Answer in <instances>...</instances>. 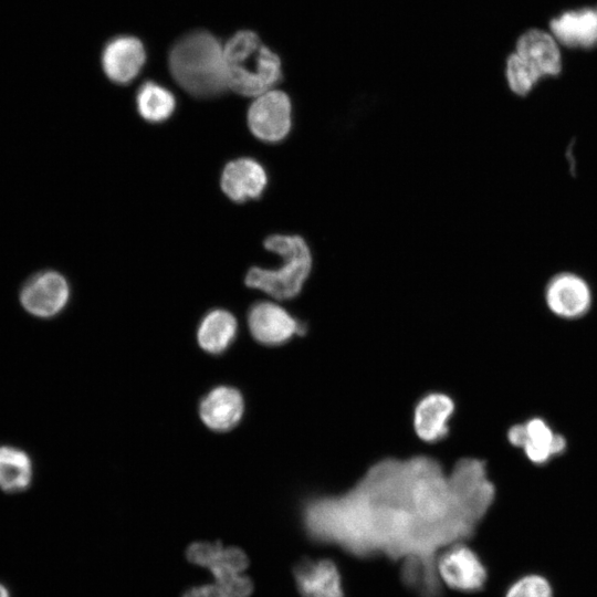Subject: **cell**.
<instances>
[{
  "label": "cell",
  "mask_w": 597,
  "mask_h": 597,
  "mask_svg": "<svg viewBox=\"0 0 597 597\" xmlns=\"http://www.w3.org/2000/svg\"><path fill=\"white\" fill-rule=\"evenodd\" d=\"M301 524L316 544L399 562L418 597H442L438 555L478 527L455 505L441 464L426 455L384 459L348 491L306 499Z\"/></svg>",
  "instance_id": "6da1fadb"
},
{
  "label": "cell",
  "mask_w": 597,
  "mask_h": 597,
  "mask_svg": "<svg viewBox=\"0 0 597 597\" xmlns=\"http://www.w3.org/2000/svg\"><path fill=\"white\" fill-rule=\"evenodd\" d=\"M168 67L177 84L197 98H212L228 87L224 50L211 32L184 34L168 53Z\"/></svg>",
  "instance_id": "7a4b0ae2"
},
{
  "label": "cell",
  "mask_w": 597,
  "mask_h": 597,
  "mask_svg": "<svg viewBox=\"0 0 597 597\" xmlns=\"http://www.w3.org/2000/svg\"><path fill=\"white\" fill-rule=\"evenodd\" d=\"M228 87L233 92L256 97L281 82L280 56L250 30L235 32L223 45Z\"/></svg>",
  "instance_id": "3957f363"
},
{
  "label": "cell",
  "mask_w": 597,
  "mask_h": 597,
  "mask_svg": "<svg viewBox=\"0 0 597 597\" xmlns=\"http://www.w3.org/2000/svg\"><path fill=\"white\" fill-rule=\"evenodd\" d=\"M264 248L281 259L275 268L252 266L244 283L277 301L296 297L313 269V254L306 240L298 234L274 233L263 241Z\"/></svg>",
  "instance_id": "277c9868"
},
{
  "label": "cell",
  "mask_w": 597,
  "mask_h": 597,
  "mask_svg": "<svg viewBox=\"0 0 597 597\" xmlns=\"http://www.w3.org/2000/svg\"><path fill=\"white\" fill-rule=\"evenodd\" d=\"M448 482L458 509L478 526L495 496L485 463L475 458H462L448 474Z\"/></svg>",
  "instance_id": "5b68a950"
},
{
  "label": "cell",
  "mask_w": 597,
  "mask_h": 597,
  "mask_svg": "<svg viewBox=\"0 0 597 597\" xmlns=\"http://www.w3.org/2000/svg\"><path fill=\"white\" fill-rule=\"evenodd\" d=\"M292 113L291 97L275 87L254 97L248 108V126L258 139L277 144L284 140L292 129Z\"/></svg>",
  "instance_id": "8992f818"
},
{
  "label": "cell",
  "mask_w": 597,
  "mask_h": 597,
  "mask_svg": "<svg viewBox=\"0 0 597 597\" xmlns=\"http://www.w3.org/2000/svg\"><path fill=\"white\" fill-rule=\"evenodd\" d=\"M436 567L441 584L463 593L482 589L488 579L482 559L464 542L444 548L437 557Z\"/></svg>",
  "instance_id": "52a82bcc"
},
{
  "label": "cell",
  "mask_w": 597,
  "mask_h": 597,
  "mask_svg": "<svg viewBox=\"0 0 597 597\" xmlns=\"http://www.w3.org/2000/svg\"><path fill=\"white\" fill-rule=\"evenodd\" d=\"M70 295L67 280L57 271L44 270L23 283L19 298L23 308L31 315L51 318L65 308Z\"/></svg>",
  "instance_id": "ba28073f"
},
{
  "label": "cell",
  "mask_w": 597,
  "mask_h": 597,
  "mask_svg": "<svg viewBox=\"0 0 597 597\" xmlns=\"http://www.w3.org/2000/svg\"><path fill=\"white\" fill-rule=\"evenodd\" d=\"M252 337L262 345L279 346L306 332L305 324L271 301L254 303L248 313Z\"/></svg>",
  "instance_id": "9c48e42d"
},
{
  "label": "cell",
  "mask_w": 597,
  "mask_h": 597,
  "mask_svg": "<svg viewBox=\"0 0 597 597\" xmlns=\"http://www.w3.org/2000/svg\"><path fill=\"white\" fill-rule=\"evenodd\" d=\"M507 439L512 446L522 448L527 459L535 464H544L566 449L565 438L555 433L542 418H532L512 426Z\"/></svg>",
  "instance_id": "30bf717a"
},
{
  "label": "cell",
  "mask_w": 597,
  "mask_h": 597,
  "mask_svg": "<svg viewBox=\"0 0 597 597\" xmlns=\"http://www.w3.org/2000/svg\"><path fill=\"white\" fill-rule=\"evenodd\" d=\"M548 308L563 318H577L586 314L591 304V291L579 275L563 272L553 276L545 289Z\"/></svg>",
  "instance_id": "8fae6325"
},
{
  "label": "cell",
  "mask_w": 597,
  "mask_h": 597,
  "mask_svg": "<svg viewBox=\"0 0 597 597\" xmlns=\"http://www.w3.org/2000/svg\"><path fill=\"white\" fill-rule=\"evenodd\" d=\"M146 62L142 41L132 35L112 38L102 52L105 75L116 84H128L139 74Z\"/></svg>",
  "instance_id": "7c38bea8"
},
{
  "label": "cell",
  "mask_w": 597,
  "mask_h": 597,
  "mask_svg": "<svg viewBox=\"0 0 597 597\" xmlns=\"http://www.w3.org/2000/svg\"><path fill=\"white\" fill-rule=\"evenodd\" d=\"M187 559L208 569L214 579L240 577L249 566L245 553L235 546H223L220 542H196L186 551Z\"/></svg>",
  "instance_id": "4fadbf2b"
},
{
  "label": "cell",
  "mask_w": 597,
  "mask_h": 597,
  "mask_svg": "<svg viewBox=\"0 0 597 597\" xmlns=\"http://www.w3.org/2000/svg\"><path fill=\"white\" fill-rule=\"evenodd\" d=\"M455 411L453 399L444 392L422 396L413 409L412 425L418 438L427 443L444 439L450 431V420Z\"/></svg>",
  "instance_id": "5bb4252c"
},
{
  "label": "cell",
  "mask_w": 597,
  "mask_h": 597,
  "mask_svg": "<svg viewBox=\"0 0 597 597\" xmlns=\"http://www.w3.org/2000/svg\"><path fill=\"white\" fill-rule=\"evenodd\" d=\"M220 186L229 199L242 203L263 195L268 186V174L258 160L250 157L237 158L224 166Z\"/></svg>",
  "instance_id": "9a60e30c"
},
{
  "label": "cell",
  "mask_w": 597,
  "mask_h": 597,
  "mask_svg": "<svg viewBox=\"0 0 597 597\" xmlns=\"http://www.w3.org/2000/svg\"><path fill=\"white\" fill-rule=\"evenodd\" d=\"M296 589L302 597H344L337 565L327 558H303L293 568Z\"/></svg>",
  "instance_id": "2e32d148"
},
{
  "label": "cell",
  "mask_w": 597,
  "mask_h": 597,
  "mask_svg": "<svg viewBox=\"0 0 597 597\" xmlns=\"http://www.w3.org/2000/svg\"><path fill=\"white\" fill-rule=\"evenodd\" d=\"M517 54L541 80L562 70V55L555 38L541 30H530L516 43Z\"/></svg>",
  "instance_id": "e0dca14e"
},
{
  "label": "cell",
  "mask_w": 597,
  "mask_h": 597,
  "mask_svg": "<svg viewBox=\"0 0 597 597\" xmlns=\"http://www.w3.org/2000/svg\"><path fill=\"white\" fill-rule=\"evenodd\" d=\"M244 412V400L241 392L230 386H218L201 400L199 415L202 422L213 431L233 429Z\"/></svg>",
  "instance_id": "ac0fdd59"
},
{
  "label": "cell",
  "mask_w": 597,
  "mask_h": 597,
  "mask_svg": "<svg viewBox=\"0 0 597 597\" xmlns=\"http://www.w3.org/2000/svg\"><path fill=\"white\" fill-rule=\"evenodd\" d=\"M555 40L569 48L597 45V7L567 11L551 21Z\"/></svg>",
  "instance_id": "d6986e66"
},
{
  "label": "cell",
  "mask_w": 597,
  "mask_h": 597,
  "mask_svg": "<svg viewBox=\"0 0 597 597\" xmlns=\"http://www.w3.org/2000/svg\"><path fill=\"white\" fill-rule=\"evenodd\" d=\"M237 332L238 322L233 314L222 308H216L201 320L197 331V341L205 352L218 355L233 343Z\"/></svg>",
  "instance_id": "ffe728a7"
},
{
  "label": "cell",
  "mask_w": 597,
  "mask_h": 597,
  "mask_svg": "<svg viewBox=\"0 0 597 597\" xmlns=\"http://www.w3.org/2000/svg\"><path fill=\"white\" fill-rule=\"evenodd\" d=\"M33 476L29 454L12 446H0V489L4 492H22L30 488Z\"/></svg>",
  "instance_id": "44dd1931"
},
{
  "label": "cell",
  "mask_w": 597,
  "mask_h": 597,
  "mask_svg": "<svg viewBox=\"0 0 597 597\" xmlns=\"http://www.w3.org/2000/svg\"><path fill=\"white\" fill-rule=\"evenodd\" d=\"M136 107L145 121L161 123L174 114L176 98L165 86L154 81H146L137 90Z\"/></svg>",
  "instance_id": "7402d4cb"
},
{
  "label": "cell",
  "mask_w": 597,
  "mask_h": 597,
  "mask_svg": "<svg viewBox=\"0 0 597 597\" xmlns=\"http://www.w3.org/2000/svg\"><path fill=\"white\" fill-rule=\"evenodd\" d=\"M253 584L248 576L240 580L220 582L199 585L188 588L182 597H249L252 594Z\"/></svg>",
  "instance_id": "603a6c76"
},
{
  "label": "cell",
  "mask_w": 597,
  "mask_h": 597,
  "mask_svg": "<svg viewBox=\"0 0 597 597\" xmlns=\"http://www.w3.org/2000/svg\"><path fill=\"white\" fill-rule=\"evenodd\" d=\"M505 77L510 90L520 96L527 95L540 81L537 75L515 53L506 60Z\"/></svg>",
  "instance_id": "cb8c5ba5"
},
{
  "label": "cell",
  "mask_w": 597,
  "mask_h": 597,
  "mask_svg": "<svg viewBox=\"0 0 597 597\" xmlns=\"http://www.w3.org/2000/svg\"><path fill=\"white\" fill-rule=\"evenodd\" d=\"M505 597H553V589L545 577L531 574L514 582Z\"/></svg>",
  "instance_id": "d4e9b609"
},
{
  "label": "cell",
  "mask_w": 597,
  "mask_h": 597,
  "mask_svg": "<svg viewBox=\"0 0 597 597\" xmlns=\"http://www.w3.org/2000/svg\"><path fill=\"white\" fill-rule=\"evenodd\" d=\"M0 597H10L8 588L0 583Z\"/></svg>",
  "instance_id": "484cf974"
}]
</instances>
